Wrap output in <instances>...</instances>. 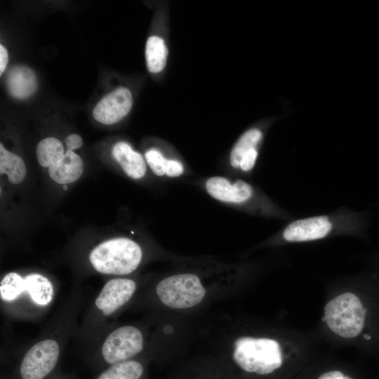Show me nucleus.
Masks as SVG:
<instances>
[{
    "label": "nucleus",
    "mask_w": 379,
    "mask_h": 379,
    "mask_svg": "<svg viewBox=\"0 0 379 379\" xmlns=\"http://www.w3.org/2000/svg\"><path fill=\"white\" fill-rule=\"evenodd\" d=\"M140 246L128 238H114L95 246L89 255L93 267L106 274L122 275L133 272L142 259Z\"/></svg>",
    "instance_id": "obj_1"
},
{
    "label": "nucleus",
    "mask_w": 379,
    "mask_h": 379,
    "mask_svg": "<svg viewBox=\"0 0 379 379\" xmlns=\"http://www.w3.org/2000/svg\"><path fill=\"white\" fill-rule=\"evenodd\" d=\"M234 345L233 359L246 372L270 374L282 364L281 346L275 340L241 337Z\"/></svg>",
    "instance_id": "obj_2"
},
{
    "label": "nucleus",
    "mask_w": 379,
    "mask_h": 379,
    "mask_svg": "<svg viewBox=\"0 0 379 379\" xmlns=\"http://www.w3.org/2000/svg\"><path fill=\"white\" fill-rule=\"evenodd\" d=\"M157 294L165 305L175 309L194 307L204 299L206 290L199 278L193 274H179L159 282Z\"/></svg>",
    "instance_id": "obj_3"
},
{
    "label": "nucleus",
    "mask_w": 379,
    "mask_h": 379,
    "mask_svg": "<svg viewBox=\"0 0 379 379\" xmlns=\"http://www.w3.org/2000/svg\"><path fill=\"white\" fill-rule=\"evenodd\" d=\"M143 348V336L140 331L132 326H121L111 332L102 346L105 361L114 364L128 361Z\"/></svg>",
    "instance_id": "obj_4"
},
{
    "label": "nucleus",
    "mask_w": 379,
    "mask_h": 379,
    "mask_svg": "<svg viewBox=\"0 0 379 379\" xmlns=\"http://www.w3.org/2000/svg\"><path fill=\"white\" fill-rule=\"evenodd\" d=\"M59 352V345L53 339L34 344L21 361L20 373L22 379H44L55 368Z\"/></svg>",
    "instance_id": "obj_5"
},
{
    "label": "nucleus",
    "mask_w": 379,
    "mask_h": 379,
    "mask_svg": "<svg viewBox=\"0 0 379 379\" xmlns=\"http://www.w3.org/2000/svg\"><path fill=\"white\" fill-rule=\"evenodd\" d=\"M45 168H48L49 176L59 184H68L77 180L82 174L84 163L81 158L73 150L67 149L60 143L54 152L38 161Z\"/></svg>",
    "instance_id": "obj_6"
},
{
    "label": "nucleus",
    "mask_w": 379,
    "mask_h": 379,
    "mask_svg": "<svg viewBox=\"0 0 379 379\" xmlns=\"http://www.w3.org/2000/svg\"><path fill=\"white\" fill-rule=\"evenodd\" d=\"M132 104L133 98L130 90L121 86L105 95L98 102L93 110V116L101 124H113L128 114Z\"/></svg>",
    "instance_id": "obj_7"
},
{
    "label": "nucleus",
    "mask_w": 379,
    "mask_h": 379,
    "mask_svg": "<svg viewBox=\"0 0 379 379\" xmlns=\"http://www.w3.org/2000/svg\"><path fill=\"white\" fill-rule=\"evenodd\" d=\"M333 229L331 220L326 215L298 219L289 223L282 236L288 242H305L321 239Z\"/></svg>",
    "instance_id": "obj_8"
},
{
    "label": "nucleus",
    "mask_w": 379,
    "mask_h": 379,
    "mask_svg": "<svg viewBox=\"0 0 379 379\" xmlns=\"http://www.w3.org/2000/svg\"><path fill=\"white\" fill-rule=\"evenodd\" d=\"M136 289L134 281L114 279L107 281L95 299V304L104 315H109L126 303Z\"/></svg>",
    "instance_id": "obj_9"
},
{
    "label": "nucleus",
    "mask_w": 379,
    "mask_h": 379,
    "mask_svg": "<svg viewBox=\"0 0 379 379\" xmlns=\"http://www.w3.org/2000/svg\"><path fill=\"white\" fill-rule=\"evenodd\" d=\"M208 193L214 199L227 203L240 204L253 195V187L248 182L238 180L232 184L227 178L211 177L206 182Z\"/></svg>",
    "instance_id": "obj_10"
},
{
    "label": "nucleus",
    "mask_w": 379,
    "mask_h": 379,
    "mask_svg": "<svg viewBox=\"0 0 379 379\" xmlns=\"http://www.w3.org/2000/svg\"><path fill=\"white\" fill-rule=\"evenodd\" d=\"M9 94L16 99H26L32 95L37 88L36 77L30 68L18 65L9 69L6 77Z\"/></svg>",
    "instance_id": "obj_11"
},
{
    "label": "nucleus",
    "mask_w": 379,
    "mask_h": 379,
    "mask_svg": "<svg viewBox=\"0 0 379 379\" xmlns=\"http://www.w3.org/2000/svg\"><path fill=\"white\" fill-rule=\"evenodd\" d=\"M112 154L130 178L140 179L145 175L146 163L144 158L140 153L134 151L127 142H117L112 147Z\"/></svg>",
    "instance_id": "obj_12"
},
{
    "label": "nucleus",
    "mask_w": 379,
    "mask_h": 379,
    "mask_svg": "<svg viewBox=\"0 0 379 379\" xmlns=\"http://www.w3.org/2000/svg\"><path fill=\"white\" fill-rule=\"evenodd\" d=\"M25 290L36 303L46 305L53 299V288L51 281L39 274H30L25 277Z\"/></svg>",
    "instance_id": "obj_13"
},
{
    "label": "nucleus",
    "mask_w": 379,
    "mask_h": 379,
    "mask_svg": "<svg viewBox=\"0 0 379 379\" xmlns=\"http://www.w3.org/2000/svg\"><path fill=\"white\" fill-rule=\"evenodd\" d=\"M168 56L167 47L161 37L152 36L145 46V59L148 70L152 73L160 72L166 66Z\"/></svg>",
    "instance_id": "obj_14"
},
{
    "label": "nucleus",
    "mask_w": 379,
    "mask_h": 379,
    "mask_svg": "<svg viewBox=\"0 0 379 379\" xmlns=\"http://www.w3.org/2000/svg\"><path fill=\"white\" fill-rule=\"evenodd\" d=\"M262 136L261 131L258 128H251L241 135L230 152V162L233 168H239L243 157L257 149Z\"/></svg>",
    "instance_id": "obj_15"
},
{
    "label": "nucleus",
    "mask_w": 379,
    "mask_h": 379,
    "mask_svg": "<svg viewBox=\"0 0 379 379\" xmlns=\"http://www.w3.org/2000/svg\"><path fill=\"white\" fill-rule=\"evenodd\" d=\"M0 173L8 175L13 184L20 183L26 175V167L23 160L18 155L8 151L0 144Z\"/></svg>",
    "instance_id": "obj_16"
},
{
    "label": "nucleus",
    "mask_w": 379,
    "mask_h": 379,
    "mask_svg": "<svg viewBox=\"0 0 379 379\" xmlns=\"http://www.w3.org/2000/svg\"><path fill=\"white\" fill-rule=\"evenodd\" d=\"M143 373L140 363L133 360L112 364L97 379H139Z\"/></svg>",
    "instance_id": "obj_17"
},
{
    "label": "nucleus",
    "mask_w": 379,
    "mask_h": 379,
    "mask_svg": "<svg viewBox=\"0 0 379 379\" xmlns=\"http://www.w3.org/2000/svg\"><path fill=\"white\" fill-rule=\"evenodd\" d=\"M24 291H26L25 278L15 272L8 273L1 281L0 295L5 301L16 299Z\"/></svg>",
    "instance_id": "obj_18"
},
{
    "label": "nucleus",
    "mask_w": 379,
    "mask_h": 379,
    "mask_svg": "<svg viewBox=\"0 0 379 379\" xmlns=\"http://www.w3.org/2000/svg\"><path fill=\"white\" fill-rule=\"evenodd\" d=\"M145 161L155 175L162 176L165 174L168 159H165L158 149H148L145 154Z\"/></svg>",
    "instance_id": "obj_19"
},
{
    "label": "nucleus",
    "mask_w": 379,
    "mask_h": 379,
    "mask_svg": "<svg viewBox=\"0 0 379 379\" xmlns=\"http://www.w3.org/2000/svg\"><path fill=\"white\" fill-rule=\"evenodd\" d=\"M183 172L182 164L176 160L168 159L165 174L168 177H177Z\"/></svg>",
    "instance_id": "obj_20"
},
{
    "label": "nucleus",
    "mask_w": 379,
    "mask_h": 379,
    "mask_svg": "<svg viewBox=\"0 0 379 379\" xmlns=\"http://www.w3.org/2000/svg\"><path fill=\"white\" fill-rule=\"evenodd\" d=\"M67 149L74 150L79 148L82 145V139L80 135L76 133H72L67 136L65 140Z\"/></svg>",
    "instance_id": "obj_21"
},
{
    "label": "nucleus",
    "mask_w": 379,
    "mask_h": 379,
    "mask_svg": "<svg viewBox=\"0 0 379 379\" xmlns=\"http://www.w3.org/2000/svg\"><path fill=\"white\" fill-rule=\"evenodd\" d=\"M318 379H352L340 371H331L321 374Z\"/></svg>",
    "instance_id": "obj_22"
},
{
    "label": "nucleus",
    "mask_w": 379,
    "mask_h": 379,
    "mask_svg": "<svg viewBox=\"0 0 379 379\" xmlns=\"http://www.w3.org/2000/svg\"><path fill=\"white\" fill-rule=\"evenodd\" d=\"M8 62V55L6 48L2 45H0V74L4 72Z\"/></svg>",
    "instance_id": "obj_23"
},
{
    "label": "nucleus",
    "mask_w": 379,
    "mask_h": 379,
    "mask_svg": "<svg viewBox=\"0 0 379 379\" xmlns=\"http://www.w3.org/2000/svg\"><path fill=\"white\" fill-rule=\"evenodd\" d=\"M63 188H64L65 190H66L67 187H66V186H64Z\"/></svg>",
    "instance_id": "obj_24"
}]
</instances>
